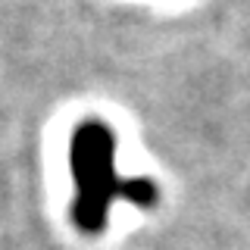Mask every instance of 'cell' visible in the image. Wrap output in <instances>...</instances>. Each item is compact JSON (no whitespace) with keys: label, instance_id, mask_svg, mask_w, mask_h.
Masks as SVG:
<instances>
[{"label":"cell","instance_id":"cell-1","mask_svg":"<svg viewBox=\"0 0 250 250\" xmlns=\"http://www.w3.org/2000/svg\"><path fill=\"white\" fill-rule=\"evenodd\" d=\"M69 166L75 182L72 222L84 234H100L113 197L122 194V178L116 175V141L104 122L88 119L69 141Z\"/></svg>","mask_w":250,"mask_h":250},{"label":"cell","instance_id":"cell-2","mask_svg":"<svg viewBox=\"0 0 250 250\" xmlns=\"http://www.w3.org/2000/svg\"><path fill=\"white\" fill-rule=\"evenodd\" d=\"M119 197H125L128 203H135V207L150 209V207H156V197H160V191H156V185L150 182V178H125Z\"/></svg>","mask_w":250,"mask_h":250}]
</instances>
